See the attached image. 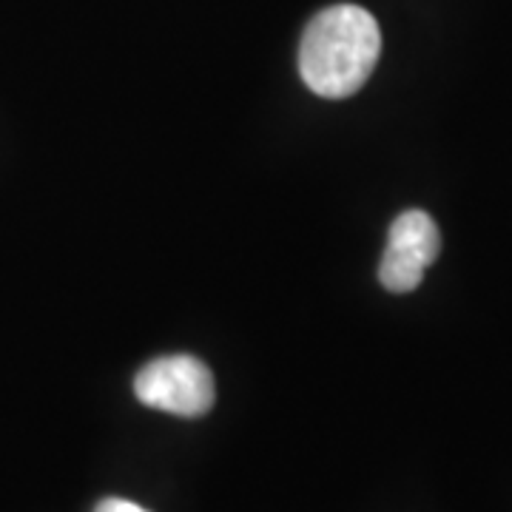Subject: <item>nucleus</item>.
I'll return each instance as SVG.
<instances>
[{
  "instance_id": "f03ea898",
  "label": "nucleus",
  "mask_w": 512,
  "mask_h": 512,
  "mask_svg": "<svg viewBox=\"0 0 512 512\" xmlns=\"http://www.w3.org/2000/svg\"><path fill=\"white\" fill-rule=\"evenodd\" d=\"M134 396L154 410L180 419H197L214 407L217 387L205 362L180 353L148 362L134 379Z\"/></svg>"
},
{
  "instance_id": "7ed1b4c3",
  "label": "nucleus",
  "mask_w": 512,
  "mask_h": 512,
  "mask_svg": "<svg viewBox=\"0 0 512 512\" xmlns=\"http://www.w3.org/2000/svg\"><path fill=\"white\" fill-rule=\"evenodd\" d=\"M439 251L441 234L436 220L419 208L404 211L390 225L384 256L379 262V282L390 293L416 291L424 271L436 262Z\"/></svg>"
},
{
  "instance_id": "20e7f679",
  "label": "nucleus",
  "mask_w": 512,
  "mask_h": 512,
  "mask_svg": "<svg viewBox=\"0 0 512 512\" xmlns=\"http://www.w3.org/2000/svg\"><path fill=\"white\" fill-rule=\"evenodd\" d=\"M94 512H148L146 507L134 504V501H126V498H103Z\"/></svg>"
},
{
  "instance_id": "f257e3e1",
  "label": "nucleus",
  "mask_w": 512,
  "mask_h": 512,
  "mask_svg": "<svg viewBox=\"0 0 512 512\" xmlns=\"http://www.w3.org/2000/svg\"><path fill=\"white\" fill-rule=\"evenodd\" d=\"M382 55V29L356 3H336L313 15L299 40V74L319 97L345 100L367 83Z\"/></svg>"
}]
</instances>
